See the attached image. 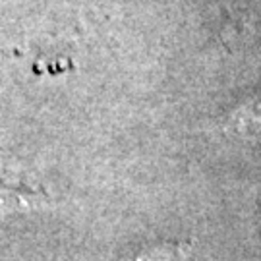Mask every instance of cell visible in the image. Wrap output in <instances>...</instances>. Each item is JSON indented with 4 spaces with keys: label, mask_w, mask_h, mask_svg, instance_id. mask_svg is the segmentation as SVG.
Returning <instances> with one entry per match:
<instances>
[{
    "label": "cell",
    "mask_w": 261,
    "mask_h": 261,
    "mask_svg": "<svg viewBox=\"0 0 261 261\" xmlns=\"http://www.w3.org/2000/svg\"><path fill=\"white\" fill-rule=\"evenodd\" d=\"M182 252H178L176 246H170L168 250H153V252H143L132 261H180Z\"/></svg>",
    "instance_id": "1"
}]
</instances>
